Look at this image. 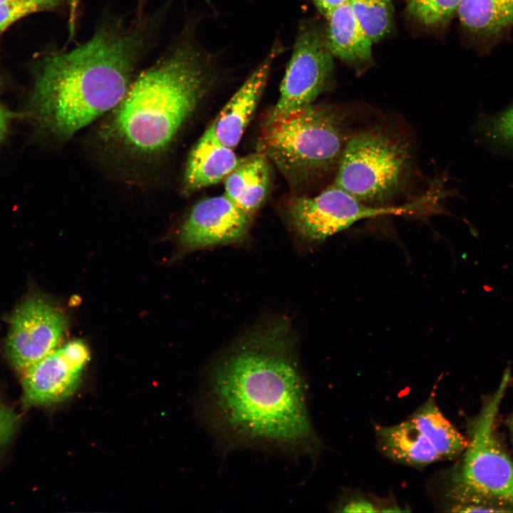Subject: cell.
I'll use <instances>...</instances> for the list:
<instances>
[{
    "label": "cell",
    "mask_w": 513,
    "mask_h": 513,
    "mask_svg": "<svg viewBox=\"0 0 513 513\" xmlns=\"http://www.w3.org/2000/svg\"><path fill=\"white\" fill-rule=\"evenodd\" d=\"M410 205L377 207L367 204L333 183L314 197H297L286 205L293 229L309 242H321L356 222L378 216L404 214Z\"/></svg>",
    "instance_id": "52a82bcc"
},
{
    "label": "cell",
    "mask_w": 513,
    "mask_h": 513,
    "mask_svg": "<svg viewBox=\"0 0 513 513\" xmlns=\"http://www.w3.org/2000/svg\"><path fill=\"white\" fill-rule=\"evenodd\" d=\"M507 368L469 422L468 443L448 475V511L513 512V459L499 437L497 418L511 382Z\"/></svg>",
    "instance_id": "277c9868"
},
{
    "label": "cell",
    "mask_w": 513,
    "mask_h": 513,
    "mask_svg": "<svg viewBox=\"0 0 513 513\" xmlns=\"http://www.w3.org/2000/svg\"><path fill=\"white\" fill-rule=\"evenodd\" d=\"M204 56L188 42L172 47L138 75L100 130L107 142L138 156L164 152L212 81Z\"/></svg>",
    "instance_id": "3957f363"
},
{
    "label": "cell",
    "mask_w": 513,
    "mask_h": 513,
    "mask_svg": "<svg viewBox=\"0 0 513 513\" xmlns=\"http://www.w3.org/2000/svg\"><path fill=\"white\" fill-rule=\"evenodd\" d=\"M250 222L251 214L224 194L206 198L195 204L184 220L179 242L187 250L235 242L247 234Z\"/></svg>",
    "instance_id": "8fae6325"
},
{
    "label": "cell",
    "mask_w": 513,
    "mask_h": 513,
    "mask_svg": "<svg viewBox=\"0 0 513 513\" xmlns=\"http://www.w3.org/2000/svg\"><path fill=\"white\" fill-rule=\"evenodd\" d=\"M337 511L343 512H378L380 506L363 496H352L346 499L336 507Z\"/></svg>",
    "instance_id": "cb8c5ba5"
},
{
    "label": "cell",
    "mask_w": 513,
    "mask_h": 513,
    "mask_svg": "<svg viewBox=\"0 0 513 513\" xmlns=\"http://www.w3.org/2000/svg\"><path fill=\"white\" fill-rule=\"evenodd\" d=\"M425 435L441 460L459 457L468 440L443 415L432 397L409 418Z\"/></svg>",
    "instance_id": "ac0fdd59"
},
{
    "label": "cell",
    "mask_w": 513,
    "mask_h": 513,
    "mask_svg": "<svg viewBox=\"0 0 513 513\" xmlns=\"http://www.w3.org/2000/svg\"><path fill=\"white\" fill-rule=\"evenodd\" d=\"M278 50L269 56L245 81L209 125L218 140L234 149L256 108Z\"/></svg>",
    "instance_id": "7c38bea8"
},
{
    "label": "cell",
    "mask_w": 513,
    "mask_h": 513,
    "mask_svg": "<svg viewBox=\"0 0 513 513\" xmlns=\"http://www.w3.org/2000/svg\"><path fill=\"white\" fill-rule=\"evenodd\" d=\"M462 27L479 38H495L513 24V0H460Z\"/></svg>",
    "instance_id": "e0dca14e"
},
{
    "label": "cell",
    "mask_w": 513,
    "mask_h": 513,
    "mask_svg": "<svg viewBox=\"0 0 513 513\" xmlns=\"http://www.w3.org/2000/svg\"><path fill=\"white\" fill-rule=\"evenodd\" d=\"M332 56L317 30L304 28L282 79L279 99L266 120L313 104L330 81L333 68Z\"/></svg>",
    "instance_id": "9c48e42d"
},
{
    "label": "cell",
    "mask_w": 513,
    "mask_h": 513,
    "mask_svg": "<svg viewBox=\"0 0 513 513\" xmlns=\"http://www.w3.org/2000/svg\"><path fill=\"white\" fill-rule=\"evenodd\" d=\"M159 14H138L129 22L110 17L83 43L43 56L35 71L29 103L35 122L66 140L113 110L152 46Z\"/></svg>",
    "instance_id": "7a4b0ae2"
},
{
    "label": "cell",
    "mask_w": 513,
    "mask_h": 513,
    "mask_svg": "<svg viewBox=\"0 0 513 513\" xmlns=\"http://www.w3.org/2000/svg\"><path fill=\"white\" fill-rule=\"evenodd\" d=\"M9 113L0 105V140H2L7 131Z\"/></svg>",
    "instance_id": "484cf974"
},
{
    "label": "cell",
    "mask_w": 513,
    "mask_h": 513,
    "mask_svg": "<svg viewBox=\"0 0 513 513\" xmlns=\"http://www.w3.org/2000/svg\"><path fill=\"white\" fill-rule=\"evenodd\" d=\"M145 1H146V0H138V14H142V9H143V7H144V4H145Z\"/></svg>",
    "instance_id": "83f0119b"
},
{
    "label": "cell",
    "mask_w": 513,
    "mask_h": 513,
    "mask_svg": "<svg viewBox=\"0 0 513 513\" xmlns=\"http://www.w3.org/2000/svg\"><path fill=\"white\" fill-rule=\"evenodd\" d=\"M491 130L496 139L513 144V106L497 117Z\"/></svg>",
    "instance_id": "603a6c76"
},
{
    "label": "cell",
    "mask_w": 513,
    "mask_h": 513,
    "mask_svg": "<svg viewBox=\"0 0 513 513\" xmlns=\"http://www.w3.org/2000/svg\"><path fill=\"white\" fill-rule=\"evenodd\" d=\"M325 16L328 21L325 41L332 56L356 65L370 60L373 42L361 27L348 2Z\"/></svg>",
    "instance_id": "2e32d148"
},
{
    "label": "cell",
    "mask_w": 513,
    "mask_h": 513,
    "mask_svg": "<svg viewBox=\"0 0 513 513\" xmlns=\"http://www.w3.org/2000/svg\"><path fill=\"white\" fill-rule=\"evenodd\" d=\"M375 430L378 449L396 462L423 467L441 460L425 435L409 418L391 426L377 425Z\"/></svg>",
    "instance_id": "5bb4252c"
},
{
    "label": "cell",
    "mask_w": 513,
    "mask_h": 513,
    "mask_svg": "<svg viewBox=\"0 0 513 513\" xmlns=\"http://www.w3.org/2000/svg\"><path fill=\"white\" fill-rule=\"evenodd\" d=\"M460 0H406L409 13L426 26L448 23L457 11Z\"/></svg>",
    "instance_id": "ffe728a7"
},
{
    "label": "cell",
    "mask_w": 513,
    "mask_h": 513,
    "mask_svg": "<svg viewBox=\"0 0 513 513\" xmlns=\"http://www.w3.org/2000/svg\"><path fill=\"white\" fill-rule=\"evenodd\" d=\"M413 169L410 142L393 129L376 125L353 132L333 184L367 204L388 206L405 190Z\"/></svg>",
    "instance_id": "8992f818"
},
{
    "label": "cell",
    "mask_w": 513,
    "mask_h": 513,
    "mask_svg": "<svg viewBox=\"0 0 513 513\" xmlns=\"http://www.w3.org/2000/svg\"><path fill=\"white\" fill-rule=\"evenodd\" d=\"M239 161L234 149L220 142L209 126L188 156L183 179L185 190L193 192L219 182Z\"/></svg>",
    "instance_id": "4fadbf2b"
},
{
    "label": "cell",
    "mask_w": 513,
    "mask_h": 513,
    "mask_svg": "<svg viewBox=\"0 0 513 513\" xmlns=\"http://www.w3.org/2000/svg\"><path fill=\"white\" fill-rule=\"evenodd\" d=\"M19 423V416L0 400V453L11 440Z\"/></svg>",
    "instance_id": "7402d4cb"
},
{
    "label": "cell",
    "mask_w": 513,
    "mask_h": 513,
    "mask_svg": "<svg viewBox=\"0 0 513 513\" xmlns=\"http://www.w3.org/2000/svg\"><path fill=\"white\" fill-rule=\"evenodd\" d=\"M348 3L373 43L390 32L394 13L393 0H348Z\"/></svg>",
    "instance_id": "d6986e66"
},
{
    "label": "cell",
    "mask_w": 513,
    "mask_h": 513,
    "mask_svg": "<svg viewBox=\"0 0 513 513\" xmlns=\"http://www.w3.org/2000/svg\"><path fill=\"white\" fill-rule=\"evenodd\" d=\"M348 0H314L319 10L326 14L332 9L348 2Z\"/></svg>",
    "instance_id": "d4e9b609"
},
{
    "label": "cell",
    "mask_w": 513,
    "mask_h": 513,
    "mask_svg": "<svg viewBox=\"0 0 513 513\" xmlns=\"http://www.w3.org/2000/svg\"><path fill=\"white\" fill-rule=\"evenodd\" d=\"M15 0H0V3L9 2Z\"/></svg>",
    "instance_id": "f1b7e54d"
},
{
    "label": "cell",
    "mask_w": 513,
    "mask_h": 513,
    "mask_svg": "<svg viewBox=\"0 0 513 513\" xmlns=\"http://www.w3.org/2000/svg\"><path fill=\"white\" fill-rule=\"evenodd\" d=\"M289 330L277 323L251 333L212 368L204 418L227 449L266 447L313 456L320 442Z\"/></svg>",
    "instance_id": "6da1fadb"
},
{
    "label": "cell",
    "mask_w": 513,
    "mask_h": 513,
    "mask_svg": "<svg viewBox=\"0 0 513 513\" xmlns=\"http://www.w3.org/2000/svg\"><path fill=\"white\" fill-rule=\"evenodd\" d=\"M67 328L64 314L40 293L24 296L12 311L4 353L20 375L61 346Z\"/></svg>",
    "instance_id": "ba28073f"
},
{
    "label": "cell",
    "mask_w": 513,
    "mask_h": 513,
    "mask_svg": "<svg viewBox=\"0 0 513 513\" xmlns=\"http://www.w3.org/2000/svg\"><path fill=\"white\" fill-rule=\"evenodd\" d=\"M65 0H15L0 3V36L12 24L33 13L53 9Z\"/></svg>",
    "instance_id": "44dd1931"
},
{
    "label": "cell",
    "mask_w": 513,
    "mask_h": 513,
    "mask_svg": "<svg viewBox=\"0 0 513 513\" xmlns=\"http://www.w3.org/2000/svg\"><path fill=\"white\" fill-rule=\"evenodd\" d=\"M89 360V349L81 340L60 346L21 375L24 404L46 406L70 398Z\"/></svg>",
    "instance_id": "30bf717a"
},
{
    "label": "cell",
    "mask_w": 513,
    "mask_h": 513,
    "mask_svg": "<svg viewBox=\"0 0 513 513\" xmlns=\"http://www.w3.org/2000/svg\"><path fill=\"white\" fill-rule=\"evenodd\" d=\"M507 427L509 433L510 439L513 445V410L507 417L506 420Z\"/></svg>",
    "instance_id": "4316f807"
},
{
    "label": "cell",
    "mask_w": 513,
    "mask_h": 513,
    "mask_svg": "<svg viewBox=\"0 0 513 513\" xmlns=\"http://www.w3.org/2000/svg\"><path fill=\"white\" fill-rule=\"evenodd\" d=\"M269 183V160L259 152L240 159L224 179V195L252 215L265 200Z\"/></svg>",
    "instance_id": "9a60e30c"
},
{
    "label": "cell",
    "mask_w": 513,
    "mask_h": 513,
    "mask_svg": "<svg viewBox=\"0 0 513 513\" xmlns=\"http://www.w3.org/2000/svg\"><path fill=\"white\" fill-rule=\"evenodd\" d=\"M353 132L348 112L311 104L265 120L260 152L291 183H306L336 172Z\"/></svg>",
    "instance_id": "5b68a950"
}]
</instances>
